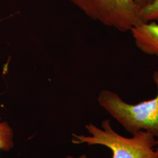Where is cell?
<instances>
[{
	"label": "cell",
	"mask_w": 158,
	"mask_h": 158,
	"mask_svg": "<svg viewBox=\"0 0 158 158\" xmlns=\"http://www.w3.org/2000/svg\"><path fill=\"white\" fill-rule=\"evenodd\" d=\"M101 127L93 124L86 125L90 135L73 134L72 143L107 147L112 152V158H158L155 149L157 146L156 137L149 132L141 131L131 138L124 137L113 130L110 119L104 120Z\"/></svg>",
	"instance_id": "1"
},
{
	"label": "cell",
	"mask_w": 158,
	"mask_h": 158,
	"mask_svg": "<svg viewBox=\"0 0 158 158\" xmlns=\"http://www.w3.org/2000/svg\"><path fill=\"white\" fill-rule=\"evenodd\" d=\"M152 79L157 92L151 100L132 104L107 90H102L98 96L100 106L131 135L144 131L158 137V71L153 73Z\"/></svg>",
	"instance_id": "2"
},
{
	"label": "cell",
	"mask_w": 158,
	"mask_h": 158,
	"mask_svg": "<svg viewBox=\"0 0 158 158\" xmlns=\"http://www.w3.org/2000/svg\"><path fill=\"white\" fill-rule=\"evenodd\" d=\"M92 19L125 32L142 21L135 0H70Z\"/></svg>",
	"instance_id": "3"
},
{
	"label": "cell",
	"mask_w": 158,
	"mask_h": 158,
	"mask_svg": "<svg viewBox=\"0 0 158 158\" xmlns=\"http://www.w3.org/2000/svg\"><path fill=\"white\" fill-rule=\"evenodd\" d=\"M130 32L139 51L148 55L158 57V23L142 21Z\"/></svg>",
	"instance_id": "4"
},
{
	"label": "cell",
	"mask_w": 158,
	"mask_h": 158,
	"mask_svg": "<svg viewBox=\"0 0 158 158\" xmlns=\"http://www.w3.org/2000/svg\"><path fill=\"white\" fill-rule=\"evenodd\" d=\"M14 132L6 121H0V151L8 152L14 147Z\"/></svg>",
	"instance_id": "5"
},
{
	"label": "cell",
	"mask_w": 158,
	"mask_h": 158,
	"mask_svg": "<svg viewBox=\"0 0 158 158\" xmlns=\"http://www.w3.org/2000/svg\"><path fill=\"white\" fill-rule=\"evenodd\" d=\"M141 17L144 22L158 23V0L151 2L141 8Z\"/></svg>",
	"instance_id": "6"
},
{
	"label": "cell",
	"mask_w": 158,
	"mask_h": 158,
	"mask_svg": "<svg viewBox=\"0 0 158 158\" xmlns=\"http://www.w3.org/2000/svg\"><path fill=\"white\" fill-rule=\"evenodd\" d=\"M153 0H135L136 4L141 8L151 2Z\"/></svg>",
	"instance_id": "7"
},
{
	"label": "cell",
	"mask_w": 158,
	"mask_h": 158,
	"mask_svg": "<svg viewBox=\"0 0 158 158\" xmlns=\"http://www.w3.org/2000/svg\"><path fill=\"white\" fill-rule=\"evenodd\" d=\"M66 158H74V157H72V156H68ZM88 158L87 157V156L85 155H81V156H79V158Z\"/></svg>",
	"instance_id": "8"
},
{
	"label": "cell",
	"mask_w": 158,
	"mask_h": 158,
	"mask_svg": "<svg viewBox=\"0 0 158 158\" xmlns=\"http://www.w3.org/2000/svg\"><path fill=\"white\" fill-rule=\"evenodd\" d=\"M157 145H158V141H157ZM155 151H156V152L157 153L158 155V147L155 149Z\"/></svg>",
	"instance_id": "9"
}]
</instances>
